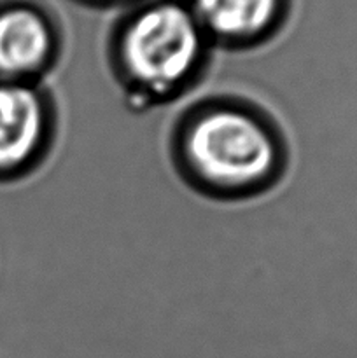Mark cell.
I'll return each mask as SVG.
<instances>
[{
    "mask_svg": "<svg viewBox=\"0 0 357 358\" xmlns=\"http://www.w3.org/2000/svg\"><path fill=\"white\" fill-rule=\"evenodd\" d=\"M56 105L44 83L0 80V182L37 170L56 136Z\"/></svg>",
    "mask_w": 357,
    "mask_h": 358,
    "instance_id": "cell-3",
    "label": "cell"
},
{
    "mask_svg": "<svg viewBox=\"0 0 357 358\" xmlns=\"http://www.w3.org/2000/svg\"><path fill=\"white\" fill-rule=\"evenodd\" d=\"M170 154L178 177L217 201L261 196L282 180L289 164L279 122L254 101L231 94L186 108L172 129Z\"/></svg>",
    "mask_w": 357,
    "mask_h": 358,
    "instance_id": "cell-1",
    "label": "cell"
},
{
    "mask_svg": "<svg viewBox=\"0 0 357 358\" xmlns=\"http://www.w3.org/2000/svg\"><path fill=\"white\" fill-rule=\"evenodd\" d=\"M192 14L206 38L247 44L272 30L279 0H196Z\"/></svg>",
    "mask_w": 357,
    "mask_h": 358,
    "instance_id": "cell-5",
    "label": "cell"
},
{
    "mask_svg": "<svg viewBox=\"0 0 357 358\" xmlns=\"http://www.w3.org/2000/svg\"><path fill=\"white\" fill-rule=\"evenodd\" d=\"M58 59V41L49 21L28 7L0 13V80L44 83Z\"/></svg>",
    "mask_w": 357,
    "mask_h": 358,
    "instance_id": "cell-4",
    "label": "cell"
},
{
    "mask_svg": "<svg viewBox=\"0 0 357 358\" xmlns=\"http://www.w3.org/2000/svg\"><path fill=\"white\" fill-rule=\"evenodd\" d=\"M206 35L192 10L156 3L128 21L112 51V72L128 103L167 105L202 80Z\"/></svg>",
    "mask_w": 357,
    "mask_h": 358,
    "instance_id": "cell-2",
    "label": "cell"
}]
</instances>
